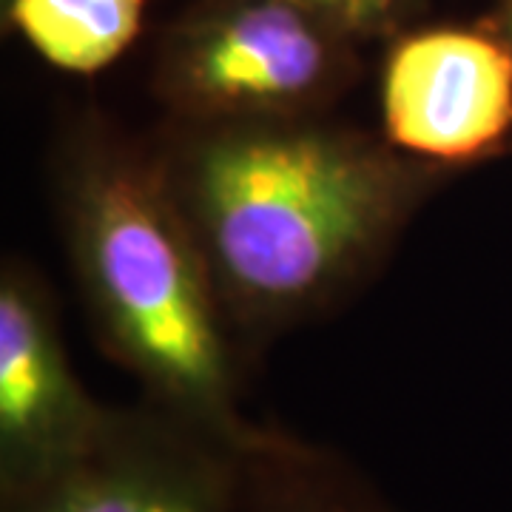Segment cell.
<instances>
[{"label": "cell", "mask_w": 512, "mask_h": 512, "mask_svg": "<svg viewBox=\"0 0 512 512\" xmlns=\"http://www.w3.org/2000/svg\"><path fill=\"white\" fill-rule=\"evenodd\" d=\"M114 407L74 376L46 285L20 262L0 274V498L35 490L92 450Z\"/></svg>", "instance_id": "obj_5"}, {"label": "cell", "mask_w": 512, "mask_h": 512, "mask_svg": "<svg viewBox=\"0 0 512 512\" xmlns=\"http://www.w3.org/2000/svg\"><path fill=\"white\" fill-rule=\"evenodd\" d=\"M356 77V40L293 0H202L165 32L154 86L177 123H242L322 117Z\"/></svg>", "instance_id": "obj_3"}, {"label": "cell", "mask_w": 512, "mask_h": 512, "mask_svg": "<svg viewBox=\"0 0 512 512\" xmlns=\"http://www.w3.org/2000/svg\"><path fill=\"white\" fill-rule=\"evenodd\" d=\"M146 0H3L12 26L55 69L94 74L140 35Z\"/></svg>", "instance_id": "obj_8"}, {"label": "cell", "mask_w": 512, "mask_h": 512, "mask_svg": "<svg viewBox=\"0 0 512 512\" xmlns=\"http://www.w3.org/2000/svg\"><path fill=\"white\" fill-rule=\"evenodd\" d=\"M0 512H239L237 447L148 402L114 410L86 456Z\"/></svg>", "instance_id": "obj_6"}, {"label": "cell", "mask_w": 512, "mask_h": 512, "mask_svg": "<svg viewBox=\"0 0 512 512\" xmlns=\"http://www.w3.org/2000/svg\"><path fill=\"white\" fill-rule=\"evenodd\" d=\"M493 29L495 32H501L504 40L512 46V0H501V6H498V15L493 20Z\"/></svg>", "instance_id": "obj_10"}, {"label": "cell", "mask_w": 512, "mask_h": 512, "mask_svg": "<svg viewBox=\"0 0 512 512\" xmlns=\"http://www.w3.org/2000/svg\"><path fill=\"white\" fill-rule=\"evenodd\" d=\"M0 3H3V0H0Z\"/></svg>", "instance_id": "obj_11"}, {"label": "cell", "mask_w": 512, "mask_h": 512, "mask_svg": "<svg viewBox=\"0 0 512 512\" xmlns=\"http://www.w3.org/2000/svg\"><path fill=\"white\" fill-rule=\"evenodd\" d=\"M57 202L106 350L148 404L239 447L254 421L242 416L228 313L157 151L80 123L60 148Z\"/></svg>", "instance_id": "obj_2"}, {"label": "cell", "mask_w": 512, "mask_h": 512, "mask_svg": "<svg viewBox=\"0 0 512 512\" xmlns=\"http://www.w3.org/2000/svg\"><path fill=\"white\" fill-rule=\"evenodd\" d=\"M239 512H404L350 458L276 424L237 447Z\"/></svg>", "instance_id": "obj_7"}, {"label": "cell", "mask_w": 512, "mask_h": 512, "mask_svg": "<svg viewBox=\"0 0 512 512\" xmlns=\"http://www.w3.org/2000/svg\"><path fill=\"white\" fill-rule=\"evenodd\" d=\"M231 322L328 308L393 248L439 168L322 117L177 123L154 148Z\"/></svg>", "instance_id": "obj_1"}, {"label": "cell", "mask_w": 512, "mask_h": 512, "mask_svg": "<svg viewBox=\"0 0 512 512\" xmlns=\"http://www.w3.org/2000/svg\"><path fill=\"white\" fill-rule=\"evenodd\" d=\"M382 137L430 168L484 163L512 143V46L493 26H430L384 57Z\"/></svg>", "instance_id": "obj_4"}, {"label": "cell", "mask_w": 512, "mask_h": 512, "mask_svg": "<svg viewBox=\"0 0 512 512\" xmlns=\"http://www.w3.org/2000/svg\"><path fill=\"white\" fill-rule=\"evenodd\" d=\"M293 3L333 23L356 43L370 37L396 35L416 6V0H293Z\"/></svg>", "instance_id": "obj_9"}]
</instances>
